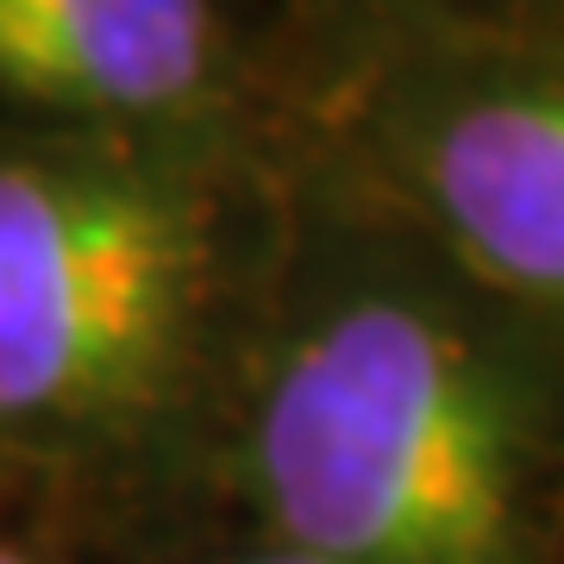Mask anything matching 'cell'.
Here are the masks:
<instances>
[{"label":"cell","mask_w":564,"mask_h":564,"mask_svg":"<svg viewBox=\"0 0 564 564\" xmlns=\"http://www.w3.org/2000/svg\"><path fill=\"white\" fill-rule=\"evenodd\" d=\"M540 333L452 270H358L270 358L251 477L326 564H540L558 414Z\"/></svg>","instance_id":"obj_1"},{"label":"cell","mask_w":564,"mask_h":564,"mask_svg":"<svg viewBox=\"0 0 564 564\" xmlns=\"http://www.w3.org/2000/svg\"><path fill=\"white\" fill-rule=\"evenodd\" d=\"M351 120L433 263L564 345V20L402 25Z\"/></svg>","instance_id":"obj_3"},{"label":"cell","mask_w":564,"mask_h":564,"mask_svg":"<svg viewBox=\"0 0 564 564\" xmlns=\"http://www.w3.org/2000/svg\"><path fill=\"white\" fill-rule=\"evenodd\" d=\"M245 564H326V558H307V552H289V545H276V552H258V558Z\"/></svg>","instance_id":"obj_5"},{"label":"cell","mask_w":564,"mask_h":564,"mask_svg":"<svg viewBox=\"0 0 564 564\" xmlns=\"http://www.w3.org/2000/svg\"><path fill=\"white\" fill-rule=\"evenodd\" d=\"M0 564H32V558H20V552H7V545H0Z\"/></svg>","instance_id":"obj_6"},{"label":"cell","mask_w":564,"mask_h":564,"mask_svg":"<svg viewBox=\"0 0 564 564\" xmlns=\"http://www.w3.org/2000/svg\"><path fill=\"white\" fill-rule=\"evenodd\" d=\"M220 270V202L120 139L0 144V426L95 433L176 389Z\"/></svg>","instance_id":"obj_2"},{"label":"cell","mask_w":564,"mask_h":564,"mask_svg":"<svg viewBox=\"0 0 564 564\" xmlns=\"http://www.w3.org/2000/svg\"><path fill=\"white\" fill-rule=\"evenodd\" d=\"M226 51L202 0H0V95L69 120H176L220 88Z\"/></svg>","instance_id":"obj_4"}]
</instances>
